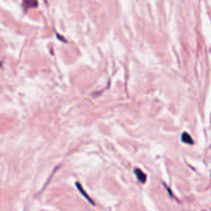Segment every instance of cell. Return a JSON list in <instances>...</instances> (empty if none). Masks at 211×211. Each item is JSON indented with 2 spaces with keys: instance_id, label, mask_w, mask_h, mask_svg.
I'll list each match as a JSON object with an SVG mask.
<instances>
[{
  "instance_id": "cell-3",
  "label": "cell",
  "mask_w": 211,
  "mask_h": 211,
  "mask_svg": "<svg viewBox=\"0 0 211 211\" xmlns=\"http://www.w3.org/2000/svg\"><path fill=\"white\" fill-rule=\"evenodd\" d=\"M181 139H182L183 143H186V144H190V145L193 144V140L191 139V137L187 134V133H183L182 136H181Z\"/></svg>"
},
{
  "instance_id": "cell-1",
  "label": "cell",
  "mask_w": 211,
  "mask_h": 211,
  "mask_svg": "<svg viewBox=\"0 0 211 211\" xmlns=\"http://www.w3.org/2000/svg\"><path fill=\"white\" fill-rule=\"evenodd\" d=\"M76 186H77L78 190L80 191V193H82V196H83V197H84L85 199H86V200L88 201V202L90 203L91 205H94V202H93V201H92V199H91L90 197H89L88 195H87V193H86V191L84 190L83 186H82L81 184H80L79 182H77V183H76Z\"/></svg>"
},
{
  "instance_id": "cell-2",
  "label": "cell",
  "mask_w": 211,
  "mask_h": 211,
  "mask_svg": "<svg viewBox=\"0 0 211 211\" xmlns=\"http://www.w3.org/2000/svg\"><path fill=\"white\" fill-rule=\"evenodd\" d=\"M135 174H136V176H137L138 180H139L140 182H142V183H145V182H146L147 176H146V174H145V173H143L142 170H140V169H135Z\"/></svg>"
}]
</instances>
